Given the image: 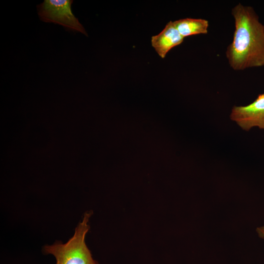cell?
I'll list each match as a JSON object with an SVG mask.
<instances>
[{"instance_id":"obj_1","label":"cell","mask_w":264,"mask_h":264,"mask_svg":"<svg viewBox=\"0 0 264 264\" xmlns=\"http://www.w3.org/2000/svg\"><path fill=\"white\" fill-rule=\"evenodd\" d=\"M231 13L235 31L226 51L230 66L235 70L264 66V25L258 15L253 7L241 3Z\"/></svg>"},{"instance_id":"obj_2","label":"cell","mask_w":264,"mask_h":264,"mask_svg":"<svg viewBox=\"0 0 264 264\" xmlns=\"http://www.w3.org/2000/svg\"><path fill=\"white\" fill-rule=\"evenodd\" d=\"M91 211L86 212L82 221L76 227L74 235L66 243L56 242L45 245L44 254H51L56 259V264H98L92 259L85 242V237L89 229L88 224Z\"/></svg>"},{"instance_id":"obj_3","label":"cell","mask_w":264,"mask_h":264,"mask_svg":"<svg viewBox=\"0 0 264 264\" xmlns=\"http://www.w3.org/2000/svg\"><path fill=\"white\" fill-rule=\"evenodd\" d=\"M72 2L71 0H45L38 5V13L44 22L57 23L88 36L84 27L72 12Z\"/></svg>"},{"instance_id":"obj_4","label":"cell","mask_w":264,"mask_h":264,"mask_svg":"<svg viewBox=\"0 0 264 264\" xmlns=\"http://www.w3.org/2000/svg\"><path fill=\"white\" fill-rule=\"evenodd\" d=\"M230 119L246 131L253 127L264 130V93L247 106H234Z\"/></svg>"},{"instance_id":"obj_5","label":"cell","mask_w":264,"mask_h":264,"mask_svg":"<svg viewBox=\"0 0 264 264\" xmlns=\"http://www.w3.org/2000/svg\"><path fill=\"white\" fill-rule=\"evenodd\" d=\"M184 38L173 22L170 21L160 33L152 37L151 44L158 55L163 59L172 48L180 44Z\"/></svg>"},{"instance_id":"obj_6","label":"cell","mask_w":264,"mask_h":264,"mask_svg":"<svg viewBox=\"0 0 264 264\" xmlns=\"http://www.w3.org/2000/svg\"><path fill=\"white\" fill-rule=\"evenodd\" d=\"M173 23L184 38L208 33L209 22L205 19L187 18L174 21Z\"/></svg>"},{"instance_id":"obj_7","label":"cell","mask_w":264,"mask_h":264,"mask_svg":"<svg viewBox=\"0 0 264 264\" xmlns=\"http://www.w3.org/2000/svg\"><path fill=\"white\" fill-rule=\"evenodd\" d=\"M257 232L259 237L264 239V226L258 227L257 229Z\"/></svg>"}]
</instances>
